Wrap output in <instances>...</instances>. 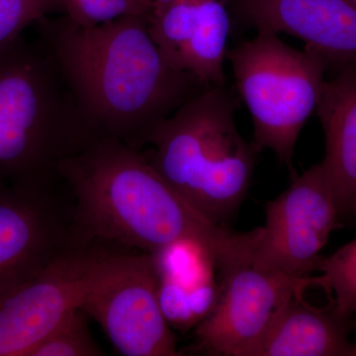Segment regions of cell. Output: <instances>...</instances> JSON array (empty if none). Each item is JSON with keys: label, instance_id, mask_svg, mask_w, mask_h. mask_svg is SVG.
<instances>
[{"label": "cell", "instance_id": "cell-23", "mask_svg": "<svg viewBox=\"0 0 356 356\" xmlns=\"http://www.w3.org/2000/svg\"><path fill=\"white\" fill-rule=\"evenodd\" d=\"M353 211H355V213L356 214V196H355V210H353Z\"/></svg>", "mask_w": 356, "mask_h": 356}, {"label": "cell", "instance_id": "cell-13", "mask_svg": "<svg viewBox=\"0 0 356 356\" xmlns=\"http://www.w3.org/2000/svg\"><path fill=\"white\" fill-rule=\"evenodd\" d=\"M353 318L337 311L332 299L327 307L307 303L297 294L252 356L353 355L350 341Z\"/></svg>", "mask_w": 356, "mask_h": 356}, {"label": "cell", "instance_id": "cell-15", "mask_svg": "<svg viewBox=\"0 0 356 356\" xmlns=\"http://www.w3.org/2000/svg\"><path fill=\"white\" fill-rule=\"evenodd\" d=\"M203 0H173L154 6L149 16L152 38L168 62L179 67V56L193 31Z\"/></svg>", "mask_w": 356, "mask_h": 356}, {"label": "cell", "instance_id": "cell-7", "mask_svg": "<svg viewBox=\"0 0 356 356\" xmlns=\"http://www.w3.org/2000/svg\"><path fill=\"white\" fill-rule=\"evenodd\" d=\"M216 303L197 324L195 350L252 356L299 293L318 287V276L293 277L238 264L220 274Z\"/></svg>", "mask_w": 356, "mask_h": 356}, {"label": "cell", "instance_id": "cell-5", "mask_svg": "<svg viewBox=\"0 0 356 356\" xmlns=\"http://www.w3.org/2000/svg\"><path fill=\"white\" fill-rule=\"evenodd\" d=\"M238 92L254 123L257 153L271 149L294 175L300 133L317 107L330 64L317 51L295 50L259 32L228 53Z\"/></svg>", "mask_w": 356, "mask_h": 356}, {"label": "cell", "instance_id": "cell-6", "mask_svg": "<svg viewBox=\"0 0 356 356\" xmlns=\"http://www.w3.org/2000/svg\"><path fill=\"white\" fill-rule=\"evenodd\" d=\"M79 308L124 356L182 355L159 297L156 257L103 250Z\"/></svg>", "mask_w": 356, "mask_h": 356}, {"label": "cell", "instance_id": "cell-3", "mask_svg": "<svg viewBox=\"0 0 356 356\" xmlns=\"http://www.w3.org/2000/svg\"><path fill=\"white\" fill-rule=\"evenodd\" d=\"M99 139L38 39L0 44V180L50 184L60 159Z\"/></svg>", "mask_w": 356, "mask_h": 356}, {"label": "cell", "instance_id": "cell-18", "mask_svg": "<svg viewBox=\"0 0 356 356\" xmlns=\"http://www.w3.org/2000/svg\"><path fill=\"white\" fill-rule=\"evenodd\" d=\"M64 15L83 27H91L124 16L147 15L153 0H60Z\"/></svg>", "mask_w": 356, "mask_h": 356}, {"label": "cell", "instance_id": "cell-21", "mask_svg": "<svg viewBox=\"0 0 356 356\" xmlns=\"http://www.w3.org/2000/svg\"><path fill=\"white\" fill-rule=\"evenodd\" d=\"M348 1L351 2L356 7V0H348Z\"/></svg>", "mask_w": 356, "mask_h": 356}, {"label": "cell", "instance_id": "cell-1", "mask_svg": "<svg viewBox=\"0 0 356 356\" xmlns=\"http://www.w3.org/2000/svg\"><path fill=\"white\" fill-rule=\"evenodd\" d=\"M149 16L91 27L47 16L34 24L96 135L137 149L205 86L168 62L152 38Z\"/></svg>", "mask_w": 356, "mask_h": 356}, {"label": "cell", "instance_id": "cell-14", "mask_svg": "<svg viewBox=\"0 0 356 356\" xmlns=\"http://www.w3.org/2000/svg\"><path fill=\"white\" fill-rule=\"evenodd\" d=\"M226 0H203L197 20L179 56V67L205 86H224V60L231 29Z\"/></svg>", "mask_w": 356, "mask_h": 356}, {"label": "cell", "instance_id": "cell-19", "mask_svg": "<svg viewBox=\"0 0 356 356\" xmlns=\"http://www.w3.org/2000/svg\"><path fill=\"white\" fill-rule=\"evenodd\" d=\"M63 13L60 0H0V44L20 36L42 18Z\"/></svg>", "mask_w": 356, "mask_h": 356}, {"label": "cell", "instance_id": "cell-9", "mask_svg": "<svg viewBox=\"0 0 356 356\" xmlns=\"http://www.w3.org/2000/svg\"><path fill=\"white\" fill-rule=\"evenodd\" d=\"M102 252L72 243L38 275L0 296V356H29L79 308Z\"/></svg>", "mask_w": 356, "mask_h": 356}, {"label": "cell", "instance_id": "cell-2", "mask_svg": "<svg viewBox=\"0 0 356 356\" xmlns=\"http://www.w3.org/2000/svg\"><path fill=\"white\" fill-rule=\"evenodd\" d=\"M58 178L74 199L79 242H100L158 255L180 243L202 248L215 268L247 261L252 234L206 219L152 165L140 149L102 138L60 159Z\"/></svg>", "mask_w": 356, "mask_h": 356}, {"label": "cell", "instance_id": "cell-12", "mask_svg": "<svg viewBox=\"0 0 356 356\" xmlns=\"http://www.w3.org/2000/svg\"><path fill=\"white\" fill-rule=\"evenodd\" d=\"M324 129L322 161L336 201L339 219L355 213L356 196V60L339 65L325 81L317 107Z\"/></svg>", "mask_w": 356, "mask_h": 356}, {"label": "cell", "instance_id": "cell-20", "mask_svg": "<svg viewBox=\"0 0 356 356\" xmlns=\"http://www.w3.org/2000/svg\"><path fill=\"white\" fill-rule=\"evenodd\" d=\"M170 1H173V0H153L154 7L165 6V4L168 3V2Z\"/></svg>", "mask_w": 356, "mask_h": 356}, {"label": "cell", "instance_id": "cell-22", "mask_svg": "<svg viewBox=\"0 0 356 356\" xmlns=\"http://www.w3.org/2000/svg\"><path fill=\"white\" fill-rule=\"evenodd\" d=\"M353 355H356V343H355V351H353Z\"/></svg>", "mask_w": 356, "mask_h": 356}, {"label": "cell", "instance_id": "cell-8", "mask_svg": "<svg viewBox=\"0 0 356 356\" xmlns=\"http://www.w3.org/2000/svg\"><path fill=\"white\" fill-rule=\"evenodd\" d=\"M264 210L266 225L255 229L252 266L293 277L316 271L321 250L339 220L322 163L295 175Z\"/></svg>", "mask_w": 356, "mask_h": 356}, {"label": "cell", "instance_id": "cell-11", "mask_svg": "<svg viewBox=\"0 0 356 356\" xmlns=\"http://www.w3.org/2000/svg\"><path fill=\"white\" fill-rule=\"evenodd\" d=\"M248 24L305 42L329 64L356 60V7L348 0H238Z\"/></svg>", "mask_w": 356, "mask_h": 356}, {"label": "cell", "instance_id": "cell-4", "mask_svg": "<svg viewBox=\"0 0 356 356\" xmlns=\"http://www.w3.org/2000/svg\"><path fill=\"white\" fill-rule=\"evenodd\" d=\"M234 115L232 96L209 86L156 126L146 154L194 209L221 226L245 200L259 154L238 132Z\"/></svg>", "mask_w": 356, "mask_h": 356}, {"label": "cell", "instance_id": "cell-16", "mask_svg": "<svg viewBox=\"0 0 356 356\" xmlns=\"http://www.w3.org/2000/svg\"><path fill=\"white\" fill-rule=\"evenodd\" d=\"M317 271L318 288L331 297L337 311L356 317V238L327 257H321Z\"/></svg>", "mask_w": 356, "mask_h": 356}, {"label": "cell", "instance_id": "cell-17", "mask_svg": "<svg viewBox=\"0 0 356 356\" xmlns=\"http://www.w3.org/2000/svg\"><path fill=\"white\" fill-rule=\"evenodd\" d=\"M86 316L81 308L72 312L29 356L105 355L91 334Z\"/></svg>", "mask_w": 356, "mask_h": 356}, {"label": "cell", "instance_id": "cell-10", "mask_svg": "<svg viewBox=\"0 0 356 356\" xmlns=\"http://www.w3.org/2000/svg\"><path fill=\"white\" fill-rule=\"evenodd\" d=\"M49 186L0 180V296L38 275L72 245Z\"/></svg>", "mask_w": 356, "mask_h": 356}]
</instances>
